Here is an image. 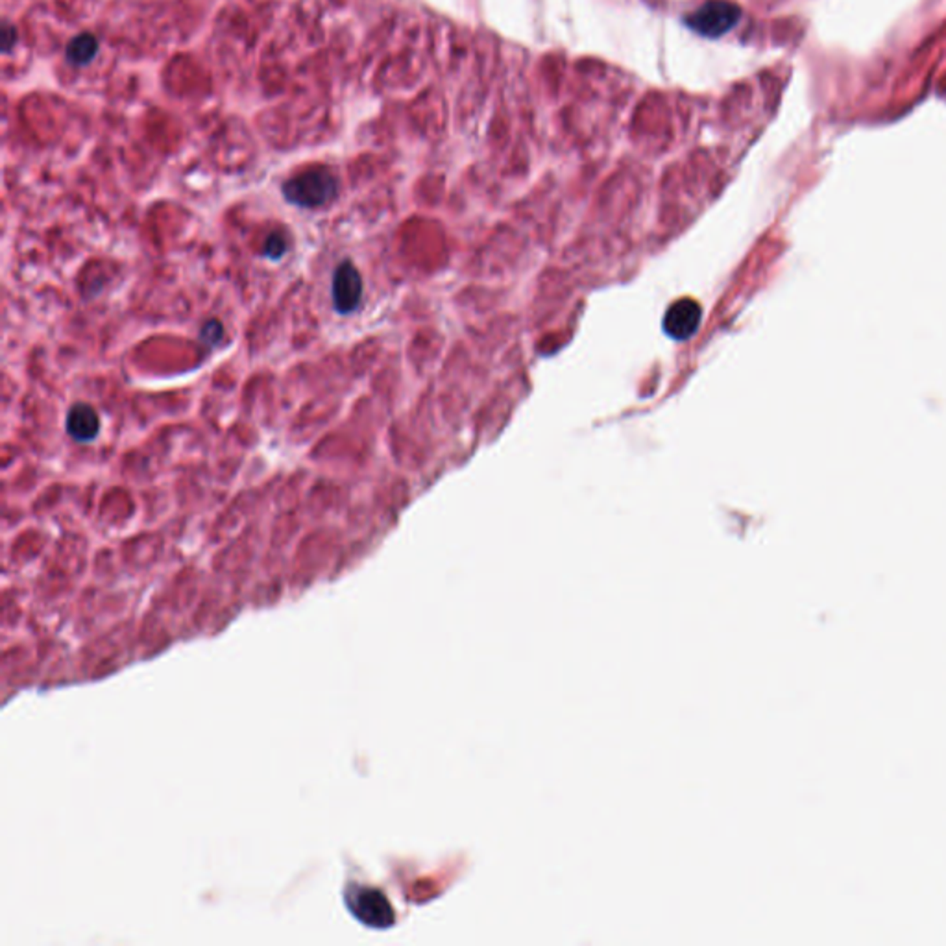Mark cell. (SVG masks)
Masks as SVG:
<instances>
[{
	"label": "cell",
	"instance_id": "obj_1",
	"mask_svg": "<svg viewBox=\"0 0 946 946\" xmlns=\"http://www.w3.org/2000/svg\"><path fill=\"white\" fill-rule=\"evenodd\" d=\"M338 192L337 178L324 167H314L306 172H299L298 176L291 178L283 185V197L287 202L314 209L330 204Z\"/></svg>",
	"mask_w": 946,
	"mask_h": 946
},
{
	"label": "cell",
	"instance_id": "obj_2",
	"mask_svg": "<svg viewBox=\"0 0 946 946\" xmlns=\"http://www.w3.org/2000/svg\"><path fill=\"white\" fill-rule=\"evenodd\" d=\"M740 17L741 10L734 3L710 0V3L697 8L692 15H687L686 25L702 37L717 39L733 30L740 23Z\"/></svg>",
	"mask_w": 946,
	"mask_h": 946
},
{
	"label": "cell",
	"instance_id": "obj_3",
	"mask_svg": "<svg viewBox=\"0 0 946 946\" xmlns=\"http://www.w3.org/2000/svg\"><path fill=\"white\" fill-rule=\"evenodd\" d=\"M346 904L350 911L372 928H389L394 922V911L386 896L370 888H352L346 893Z\"/></svg>",
	"mask_w": 946,
	"mask_h": 946
},
{
	"label": "cell",
	"instance_id": "obj_4",
	"mask_svg": "<svg viewBox=\"0 0 946 946\" xmlns=\"http://www.w3.org/2000/svg\"><path fill=\"white\" fill-rule=\"evenodd\" d=\"M331 296L333 306L340 314H352L359 307L362 298V277L350 261H342L335 268Z\"/></svg>",
	"mask_w": 946,
	"mask_h": 946
},
{
	"label": "cell",
	"instance_id": "obj_5",
	"mask_svg": "<svg viewBox=\"0 0 946 946\" xmlns=\"http://www.w3.org/2000/svg\"><path fill=\"white\" fill-rule=\"evenodd\" d=\"M702 311L694 299H678L663 316V330L675 340L690 338L701 326Z\"/></svg>",
	"mask_w": 946,
	"mask_h": 946
},
{
	"label": "cell",
	"instance_id": "obj_6",
	"mask_svg": "<svg viewBox=\"0 0 946 946\" xmlns=\"http://www.w3.org/2000/svg\"><path fill=\"white\" fill-rule=\"evenodd\" d=\"M67 433L76 442H91L100 433V418L88 403H74L67 413Z\"/></svg>",
	"mask_w": 946,
	"mask_h": 946
},
{
	"label": "cell",
	"instance_id": "obj_7",
	"mask_svg": "<svg viewBox=\"0 0 946 946\" xmlns=\"http://www.w3.org/2000/svg\"><path fill=\"white\" fill-rule=\"evenodd\" d=\"M97 39L93 35H78L71 45L67 49V56L73 63H76V66H85V63H89L93 59V56L97 54Z\"/></svg>",
	"mask_w": 946,
	"mask_h": 946
},
{
	"label": "cell",
	"instance_id": "obj_8",
	"mask_svg": "<svg viewBox=\"0 0 946 946\" xmlns=\"http://www.w3.org/2000/svg\"><path fill=\"white\" fill-rule=\"evenodd\" d=\"M289 244H291L289 237L283 231H274V233L268 235V239L265 241L263 253L268 257V260L277 261V260H282V257L287 253Z\"/></svg>",
	"mask_w": 946,
	"mask_h": 946
},
{
	"label": "cell",
	"instance_id": "obj_9",
	"mask_svg": "<svg viewBox=\"0 0 946 946\" xmlns=\"http://www.w3.org/2000/svg\"><path fill=\"white\" fill-rule=\"evenodd\" d=\"M222 335H224V326L221 324L219 320H209L207 324L202 328V331H200L202 342L209 344V346H214V344H219L222 340Z\"/></svg>",
	"mask_w": 946,
	"mask_h": 946
}]
</instances>
